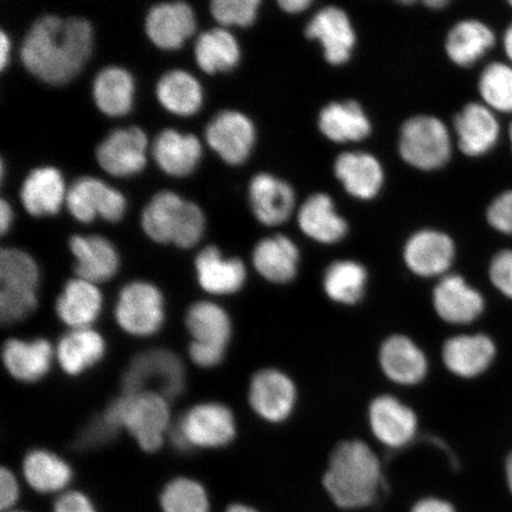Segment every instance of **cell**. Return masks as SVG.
<instances>
[{"label": "cell", "mask_w": 512, "mask_h": 512, "mask_svg": "<svg viewBox=\"0 0 512 512\" xmlns=\"http://www.w3.org/2000/svg\"><path fill=\"white\" fill-rule=\"evenodd\" d=\"M92 24L83 18L44 16L24 37L21 59L25 69L49 85L73 80L91 57Z\"/></svg>", "instance_id": "1"}, {"label": "cell", "mask_w": 512, "mask_h": 512, "mask_svg": "<svg viewBox=\"0 0 512 512\" xmlns=\"http://www.w3.org/2000/svg\"><path fill=\"white\" fill-rule=\"evenodd\" d=\"M322 483L338 510L360 512L373 508L384 488L380 459L362 441H343L332 452Z\"/></svg>", "instance_id": "2"}, {"label": "cell", "mask_w": 512, "mask_h": 512, "mask_svg": "<svg viewBox=\"0 0 512 512\" xmlns=\"http://www.w3.org/2000/svg\"><path fill=\"white\" fill-rule=\"evenodd\" d=\"M142 226L151 240L188 249L201 241L206 217L197 204L185 201L175 192L160 191L145 207Z\"/></svg>", "instance_id": "3"}, {"label": "cell", "mask_w": 512, "mask_h": 512, "mask_svg": "<svg viewBox=\"0 0 512 512\" xmlns=\"http://www.w3.org/2000/svg\"><path fill=\"white\" fill-rule=\"evenodd\" d=\"M115 426L136 439L143 451L153 453L164 444L170 425L168 399L155 392L124 394L104 413Z\"/></svg>", "instance_id": "4"}, {"label": "cell", "mask_w": 512, "mask_h": 512, "mask_svg": "<svg viewBox=\"0 0 512 512\" xmlns=\"http://www.w3.org/2000/svg\"><path fill=\"white\" fill-rule=\"evenodd\" d=\"M452 137L444 121L433 115H415L403 123L399 153L403 162L421 171H435L450 162Z\"/></svg>", "instance_id": "5"}, {"label": "cell", "mask_w": 512, "mask_h": 512, "mask_svg": "<svg viewBox=\"0 0 512 512\" xmlns=\"http://www.w3.org/2000/svg\"><path fill=\"white\" fill-rule=\"evenodd\" d=\"M170 435L172 444L181 451L224 447L236 435L234 414L222 403H201L184 413Z\"/></svg>", "instance_id": "6"}, {"label": "cell", "mask_w": 512, "mask_h": 512, "mask_svg": "<svg viewBox=\"0 0 512 512\" xmlns=\"http://www.w3.org/2000/svg\"><path fill=\"white\" fill-rule=\"evenodd\" d=\"M124 394L155 392L178 398L185 389L184 364L175 352L153 349L133 358L123 376Z\"/></svg>", "instance_id": "7"}, {"label": "cell", "mask_w": 512, "mask_h": 512, "mask_svg": "<svg viewBox=\"0 0 512 512\" xmlns=\"http://www.w3.org/2000/svg\"><path fill=\"white\" fill-rule=\"evenodd\" d=\"M115 319L120 328L132 336L157 334L165 319L163 293L146 281L127 284L119 293Z\"/></svg>", "instance_id": "8"}, {"label": "cell", "mask_w": 512, "mask_h": 512, "mask_svg": "<svg viewBox=\"0 0 512 512\" xmlns=\"http://www.w3.org/2000/svg\"><path fill=\"white\" fill-rule=\"evenodd\" d=\"M66 204L76 221L91 223L96 217L115 223L123 219L127 202L120 191L108 187L98 178L76 179L67 191Z\"/></svg>", "instance_id": "9"}, {"label": "cell", "mask_w": 512, "mask_h": 512, "mask_svg": "<svg viewBox=\"0 0 512 512\" xmlns=\"http://www.w3.org/2000/svg\"><path fill=\"white\" fill-rule=\"evenodd\" d=\"M206 139L224 163L239 166L252 155L256 128L247 115L238 111H223L208 124Z\"/></svg>", "instance_id": "10"}, {"label": "cell", "mask_w": 512, "mask_h": 512, "mask_svg": "<svg viewBox=\"0 0 512 512\" xmlns=\"http://www.w3.org/2000/svg\"><path fill=\"white\" fill-rule=\"evenodd\" d=\"M147 145L149 140L142 128H119L102 140L96 149V160L108 175L131 177L144 170Z\"/></svg>", "instance_id": "11"}, {"label": "cell", "mask_w": 512, "mask_h": 512, "mask_svg": "<svg viewBox=\"0 0 512 512\" xmlns=\"http://www.w3.org/2000/svg\"><path fill=\"white\" fill-rule=\"evenodd\" d=\"M307 40L322 46L325 60L331 66H343L352 56L356 46V32L350 18L337 6H326L312 17L305 28Z\"/></svg>", "instance_id": "12"}, {"label": "cell", "mask_w": 512, "mask_h": 512, "mask_svg": "<svg viewBox=\"0 0 512 512\" xmlns=\"http://www.w3.org/2000/svg\"><path fill=\"white\" fill-rule=\"evenodd\" d=\"M456 258V246L444 232L422 229L406 242L403 259L414 274L419 277H439L450 270Z\"/></svg>", "instance_id": "13"}, {"label": "cell", "mask_w": 512, "mask_h": 512, "mask_svg": "<svg viewBox=\"0 0 512 512\" xmlns=\"http://www.w3.org/2000/svg\"><path fill=\"white\" fill-rule=\"evenodd\" d=\"M248 398L260 418L281 422L291 415L297 393L290 377L279 370L265 369L253 377Z\"/></svg>", "instance_id": "14"}, {"label": "cell", "mask_w": 512, "mask_h": 512, "mask_svg": "<svg viewBox=\"0 0 512 512\" xmlns=\"http://www.w3.org/2000/svg\"><path fill=\"white\" fill-rule=\"evenodd\" d=\"M433 304L446 323L467 325L483 315L485 299L460 275H445L435 286Z\"/></svg>", "instance_id": "15"}, {"label": "cell", "mask_w": 512, "mask_h": 512, "mask_svg": "<svg viewBox=\"0 0 512 512\" xmlns=\"http://www.w3.org/2000/svg\"><path fill=\"white\" fill-rule=\"evenodd\" d=\"M196 16L183 2L160 3L146 16L145 31L150 41L163 50H176L195 34Z\"/></svg>", "instance_id": "16"}, {"label": "cell", "mask_w": 512, "mask_h": 512, "mask_svg": "<svg viewBox=\"0 0 512 512\" xmlns=\"http://www.w3.org/2000/svg\"><path fill=\"white\" fill-rule=\"evenodd\" d=\"M248 198L255 219L268 227L288 221L296 208V194L291 185L265 172L252 178Z\"/></svg>", "instance_id": "17"}, {"label": "cell", "mask_w": 512, "mask_h": 512, "mask_svg": "<svg viewBox=\"0 0 512 512\" xmlns=\"http://www.w3.org/2000/svg\"><path fill=\"white\" fill-rule=\"evenodd\" d=\"M496 356V343L485 334L452 337L443 348L445 366L463 379L483 375L495 362Z\"/></svg>", "instance_id": "18"}, {"label": "cell", "mask_w": 512, "mask_h": 512, "mask_svg": "<svg viewBox=\"0 0 512 512\" xmlns=\"http://www.w3.org/2000/svg\"><path fill=\"white\" fill-rule=\"evenodd\" d=\"M334 172L344 190L357 200H374L383 188L382 164L367 152L341 153L335 160Z\"/></svg>", "instance_id": "19"}, {"label": "cell", "mask_w": 512, "mask_h": 512, "mask_svg": "<svg viewBox=\"0 0 512 512\" xmlns=\"http://www.w3.org/2000/svg\"><path fill=\"white\" fill-rule=\"evenodd\" d=\"M459 150L469 157H480L494 149L499 124L488 106L471 102L454 118Z\"/></svg>", "instance_id": "20"}, {"label": "cell", "mask_w": 512, "mask_h": 512, "mask_svg": "<svg viewBox=\"0 0 512 512\" xmlns=\"http://www.w3.org/2000/svg\"><path fill=\"white\" fill-rule=\"evenodd\" d=\"M371 431L382 444L400 448L414 438L418 420L411 408L393 396H380L369 409Z\"/></svg>", "instance_id": "21"}, {"label": "cell", "mask_w": 512, "mask_h": 512, "mask_svg": "<svg viewBox=\"0 0 512 512\" xmlns=\"http://www.w3.org/2000/svg\"><path fill=\"white\" fill-rule=\"evenodd\" d=\"M69 248L75 259L78 278L93 284L105 283L115 277L120 266L117 249L111 241L99 235H74Z\"/></svg>", "instance_id": "22"}, {"label": "cell", "mask_w": 512, "mask_h": 512, "mask_svg": "<svg viewBox=\"0 0 512 512\" xmlns=\"http://www.w3.org/2000/svg\"><path fill=\"white\" fill-rule=\"evenodd\" d=\"M320 133L336 144L357 143L367 139L373 127L363 107L357 101H334L318 115Z\"/></svg>", "instance_id": "23"}, {"label": "cell", "mask_w": 512, "mask_h": 512, "mask_svg": "<svg viewBox=\"0 0 512 512\" xmlns=\"http://www.w3.org/2000/svg\"><path fill=\"white\" fill-rule=\"evenodd\" d=\"M297 220L300 230L312 240L324 245L342 241L348 234V222L339 215L329 195L317 192L302 204Z\"/></svg>", "instance_id": "24"}, {"label": "cell", "mask_w": 512, "mask_h": 512, "mask_svg": "<svg viewBox=\"0 0 512 512\" xmlns=\"http://www.w3.org/2000/svg\"><path fill=\"white\" fill-rule=\"evenodd\" d=\"M3 363L8 373L21 382H37L49 373L54 350L47 339L34 341L11 338L2 351Z\"/></svg>", "instance_id": "25"}, {"label": "cell", "mask_w": 512, "mask_h": 512, "mask_svg": "<svg viewBox=\"0 0 512 512\" xmlns=\"http://www.w3.org/2000/svg\"><path fill=\"white\" fill-rule=\"evenodd\" d=\"M195 268L198 284L211 294H233L246 283V268L239 259H224L219 248L209 246L197 255Z\"/></svg>", "instance_id": "26"}, {"label": "cell", "mask_w": 512, "mask_h": 512, "mask_svg": "<svg viewBox=\"0 0 512 512\" xmlns=\"http://www.w3.org/2000/svg\"><path fill=\"white\" fill-rule=\"evenodd\" d=\"M61 172L51 166L32 170L24 179L21 201L25 211L35 217L56 215L67 197Z\"/></svg>", "instance_id": "27"}, {"label": "cell", "mask_w": 512, "mask_h": 512, "mask_svg": "<svg viewBox=\"0 0 512 512\" xmlns=\"http://www.w3.org/2000/svg\"><path fill=\"white\" fill-rule=\"evenodd\" d=\"M202 145L192 134L175 130L160 132L153 142L152 155L165 174L187 177L197 168L202 158Z\"/></svg>", "instance_id": "28"}, {"label": "cell", "mask_w": 512, "mask_h": 512, "mask_svg": "<svg viewBox=\"0 0 512 512\" xmlns=\"http://www.w3.org/2000/svg\"><path fill=\"white\" fill-rule=\"evenodd\" d=\"M380 363L389 380L413 386L425 379L428 369L424 352L405 336H393L382 344Z\"/></svg>", "instance_id": "29"}, {"label": "cell", "mask_w": 512, "mask_h": 512, "mask_svg": "<svg viewBox=\"0 0 512 512\" xmlns=\"http://www.w3.org/2000/svg\"><path fill=\"white\" fill-rule=\"evenodd\" d=\"M299 249L285 235H275L261 240L253 252L255 270L275 284L290 283L296 278L299 265Z\"/></svg>", "instance_id": "30"}, {"label": "cell", "mask_w": 512, "mask_h": 512, "mask_svg": "<svg viewBox=\"0 0 512 512\" xmlns=\"http://www.w3.org/2000/svg\"><path fill=\"white\" fill-rule=\"evenodd\" d=\"M102 300L96 284L76 278L64 286L56 302V313L73 330L86 329L100 316Z\"/></svg>", "instance_id": "31"}, {"label": "cell", "mask_w": 512, "mask_h": 512, "mask_svg": "<svg viewBox=\"0 0 512 512\" xmlns=\"http://www.w3.org/2000/svg\"><path fill=\"white\" fill-rule=\"evenodd\" d=\"M496 37L488 25L465 19L448 31L445 51L454 64L471 67L495 46Z\"/></svg>", "instance_id": "32"}, {"label": "cell", "mask_w": 512, "mask_h": 512, "mask_svg": "<svg viewBox=\"0 0 512 512\" xmlns=\"http://www.w3.org/2000/svg\"><path fill=\"white\" fill-rule=\"evenodd\" d=\"M106 342L91 328L68 332L57 345L56 356L64 373L78 376L104 358Z\"/></svg>", "instance_id": "33"}, {"label": "cell", "mask_w": 512, "mask_h": 512, "mask_svg": "<svg viewBox=\"0 0 512 512\" xmlns=\"http://www.w3.org/2000/svg\"><path fill=\"white\" fill-rule=\"evenodd\" d=\"M136 85L132 75L120 67H107L96 75L93 98L99 110L108 117L118 118L131 112Z\"/></svg>", "instance_id": "34"}, {"label": "cell", "mask_w": 512, "mask_h": 512, "mask_svg": "<svg viewBox=\"0 0 512 512\" xmlns=\"http://www.w3.org/2000/svg\"><path fill=\"white\" fill-rule=\"evenodd\" d=\"M157 99L166 111L179 117H190L201 110L203 89L201 83L184 70H171L159 79Z\"/></svg>", "instance_id": "35"}, {"label": "cell", "mask_w": 512, "mask_h": 512, "mask_svg": "<svg viewBox=\"0 0 512 512\" xmlns=\"http://www.w3.org/2000/svg\"><path fill=\"white\" fill-rule=\"evenodd\" d=\"M195 60L204 73L230 72L240 63V44L226 29L203 32L195 44Z\"/></svg>", "instance_id": "36"}, {"label": "cell", "mask_w": 512, "mask_h": 512, "mask_svg": "<svg viewBox=\"0 0 512 512\" xmlns=\"http://www.w3.org/2000/svg\"><path fill=\"white\" fill-rule=\"evenodd\" d=\"M23 473L27 483L40 494L62 491L72 482V467L55 453L34 450L23 462Z\"/></svg>", "instance_id": "37"}, {"label": "cell", "mask_w": 512, "mask_h": 512, "mask_svg": "<svg viewBox=\"0 0 512 512\" xmlns=\"http://www.w3.org/2000/svg\"><path fill=\"white\" fill-rule=\"evenodd\" d=\"M192 342L227 349L232 336V322L221 306L210 302L192 305L185 318Z\"/></svg>", "instance_id": "38"}, {"label": "cell", "mask_w": 512, "mask_h": 512, "mask_svg": "<svg viewBox=\"0 0 512 512\" xmlns=\"http://www.w3.org/2000/svg\"><path fill=\"white\" fill-rule=\"evenodd\" d=\"M367 271L351 260L336 261L324 275V290L337 303L354 305L360 302L367 284Z\"/></svg>", "instance_id": "39"}, {"label": "cell", "mask_w": 512, "mask_h": 512, "mask_svg": "<svg viewBox=\"0 0 512 512\" xmlns=\"http://www.w3.org/2000/svg\"><path fill=\"white\" fill-rule=\"evenodd\" d=\"M40 271L32 256L16 248L0 253V285L5 290L37 292Z\"/></svg>", "instance_id": "40"}, {"label": "cell", "mask_w": 512, "mask_h": 512, "mask_svg": "<svg viewBox=\"0 0 512 512\" xmlns=\"http://www.w3.org/2000/svg\"><path fill=\"white\" fill-rule=\"evenodd\" d=\"M160 505L163 512H209L207 490L197 480L179 477L165 486Z\"/></svg>", "instance_id": "41"}, {"label": "cell", "mask_w": 512, "mask_h": 512, "mask_svg": "<svg viewBox=\"0 0 512 512\" xmlns=\"http://www.w3.org/2000/svg\"><path fill=\"white\" fill-rule=\"evenodd\" d=\"M478 89L490 110L512 112V68L507 64L490 63L480 74Z\"/></svg>", "instance_id": "42"}, {"label": "cell", "mask_w": 512, "mask_h": 512, "mask_svg": "<svg viewBox=\"0 0 512 512\" xmlns=\"http://www.w3.org/2000/svg\"><path fill=\"white\" fill-rule=\"evenodd\" d=\"M260 0H214L211 15L224 27H251L258 18Z\"/></svg>", "instance_id": "43"}, {"label": "cell", "mask_w": 512, "mask_h": 512, "mask_svg": "<svg viewBox=\"0 0 512 512\" xmlns=\"http://www.w3.org/2000/svg\"><path fill=\"white\" fill-rule=\"evenodd\" d=\"M38 305L37 292L0 288V319L3 324H15L28 318Z\"/></svg>", "instance_id": "44"}, {"label": "cell", "mask_w": 512, "mask_h": 512, "mask_svg": "<svg viewBox=\"0 0 512 512\" xmlns=\"http://www.w3.org/2000/svg\"><path fill=\"white\" fill-rule=\"evenodd\" d=\"M119 428L107 419L105 414L98 416L83 428L76 439V446L80 448H93L110 443L117 437Z\"/></svg>", "instance_id": "45"}, {"label": "cell", "mask_w": 512, "mask_h": 512, "mask_svg": "<svg viewBox=\"0 0 512 512\" xmlns=\"http://www.w3.org/2000/svg\"><path fill=\"white\" fill-rule=\"evenodd\" d=\"M491 284L505 298L512 300V251L504 249L492 258L489 266Z\"/></svg>", "instance_id": "46"}, {"label": "cell", "mask_w": 512, "mask_h": 512, "mask_svg": "<svg viewBox=\"0 0 512 512\" xmlns=\"http://www.w3.org/2000/svg\"><path fill=\"white\" fill-rule=\"evenodd\" d=\"M486 219L497 232L512 235V190L499 195L486 211Z\"/></svg>", "instance_id": "47"}, {"label": "cell", "mask_w": 512, "mask_h": 512, "mask_svg": "<svg viewBox=\"0 0 512 512\" xmlns=\"http://www.w3.org/2000/svg\"><path fill=\"white\" fill-rule=\"evenodd\" d=\"M192 362L202 368H214L223 361L226 349L215 345L192 342L189 348Z\"/></svg>", "instance_id": "48"}, {"label": "cell", "mask_w": 512, "mask_h": 512, "mask_svg": "<svg viewBox=\"0 0 512 512\" xmlns=\"http://www.w3.org/2000/svg\"><path fill=\"white\" fill-rule=\"evenodd\" d=\"M19 498V485L14 472L3 467L0 471V509L9 512Z\"/></svg>", "instance_id": "49"}, {"label": "cell", "mask_w": 512, "mask_h": 512, "mask_svg": "<svg viewBox=\"0 0 512 512\" xmlns=\"http://www.w3.org/2000/svg\"><path fill=\"white\" fill-rule=\"evenodd\" d=\"M53 512H98L85 494L70 491L57 498Z\"/></svg>", "instance_id": "50"}, {"label": "cell", "mask_w": 512, "mask_h": 512, "mask_svg": "<svg viewBox=\"0 0 512 512\" xmlns=\"http://www.w3.org/2000/svg\"><path fill=\"white\" fill-rule=\"evenodd\" d=\"M408 512H459V510L446 498L425 496L415 501Z\"/></svg>", "instance_id": "51"}, {"label": "cell", "mask_w": 512, "mask_h": 512, "mask_svg": "<svg viewBox=\"0 0 512 512\" xmlns=\"http://www.w3.org/2000/svg\"><path fill=\"white\" fill-rule=\"evenodd\" d=\"M279 8L290 15L302 14L312 5L311 0H279Z\"/></svg>", "instance_id": "52"}, {"label": "cell", "mask_w": 512, "mask_h": 512, "mask_svg": "<svg viewBox=\"0 0 512 512\" xmlns=\"http://www.w3.org/2000/svg\"><path fill=\"white\" fill-rule=\"evenodd\" d=\"M12 219H14L12 208L10 204L2 198V200H0V233H2V235L9 232Z\"/></svg>", "instance_id": "53"}, {"label": "cell", "mask_w": 512, "mask_h": 512, "mask_svg": "<svg viewBox=\"0 0 512 512\" xmlns=\"http://www.w3.org/2000/svg\"><path fill=\"white\" fill-rule=\"evenodd\" d=\"M11 51V42L5 31L0 34V68L4 70L8 66Z\"/></svg>", "instance_id": "54"}, {"label": "cell", "mask_w": 512, "mask_h": 512, "mask_svg": "<svg viewBox=\"0 0 512 512\" xmlns=\"http://www.w3.org/2000/svg\"><path fill=\"white\" fill-rule=\"evenodd\" d=\"M504 480H505V485H507L509 494L512 497V451L508 454L507 459H505Z\"/></svg>", "instance_id": "55"}, {"label": "cell", "mask_w": 512, "mask_h": 512, "mask_svg": "<svg viewBox=\"0 0 512 512\" xmlns=\"http://www.w3.org/2000/svg\"><path fill=\"white\" fill-rule=\"evenodd\" d=\"M224 512H261L260 510L252 507V505L245 503H233Z\"/></svg>", "instance_id": "56"}, {"label": "cell", "mask_w": 512, "mask_h": 512, "mask_svg": "<svg viewBox=\"0 0 512 512\" xmlns=\"http://www.w3.org/2000/svg\"><path fill=\"white\" fill-rule=\"evenodd\" d=\"M504 48H505V53H507L509 59L512 61V24L510 25L507 32H505Z\"/></svg>", "instance_id": "57"}, {"label": "cell", "mask_w": 512, "mask_h": 512, "mask_svg": "<svg viewBox=\"0 0 512 512\" xmlns=\"http://www.w3.org/2000/svg\"><path fill=\"white\" fill-rule=\"evenodd\" d=\"M425 5L432 10H441L446 8L448 2H445V0H428Z\"/></svg>", "instance_id": "58"}, {"label": "cell", "mask_w": 512, "mask_h": 512, "mask_svg": "<svg viewBox=\"0 0 512 512\" xmlns=\"http://www.w3.org/2000/svg\"><path fill=\"white\" fill-rule=\"evenodd\" d=\"M509 137H510V142H511V146H512V123L510 124V127H509Z\"/></svg>", "instance_id": "59"}, {"label": "cell", "mask_w": 512, "mask_h": 512, "mask_svg": "<svg viewBox=\"0 0 512 512\" xmlns=\"http://www.w3.org/2000/svg\"><path fill=\"white\" fill-rule=\"evenodd\" d=\"M9 512H24V511H9Z\"/></svg>", "instance_id": "60"}, {"label": "cell", "mask_w": 512, "mask_h": 512, "mask_svg": "<svg viewBox=\"0 0 512 512\" xmlns=\"http://www.w3.org/2000/svg\"><path fill=\"white\" fill-rule=\"evenodd\" d=\"M510 5L512 6V2H510Z\"/></svg>", "instance_id": "61"}]
</instances>
